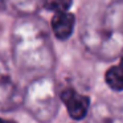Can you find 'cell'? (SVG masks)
Returning <instances> with one entry per match:
<instances>
[{
	"mask_svg": "<svg viewBox=\"0 0 123 123\" xmlns=\"http://www.w3.org/2000/svg\"><path fill=\"white\" fill-rule=\"evenodd\" d=\"M60 98L62 99L64 105L66 106V110L69 115L75 120H80L86 117L90 106V99L86 95L78 94L74 89L68 87L60 93Z\"/></svg>",
	"mask_w": 123,
	"mask_h": 123,
	"instance_id": "6da1fadb",
	"label": "cell"
},
{
	"mask_svg": "<svg viewBox=\"0 0 123 123\" xmlns=\"http://www.w3.org/2000/svg\"><path fill=\"white\" fill-rule=\"evenodd\" d=\"M74 15L69 13V12L54 13L53 19H52V29H53V33L58 40L69 38L73 33V29H74Z\"/></svg>",
	"mask_w": 123,
	"mask_h": 123,
	"instance_id": "7a4b0ae2",
	"label": "cell"
},
{
	"mask_svg": "<svg viewBox=\"0 0 123 123\" xmlns=\"http://www.w3.org/2000/svg\"><path fill=\"white\" fill-rule=\"evenodd\" d=\"M106 82L111 89L118 91L123 90V68L120 65L112 66L106 72Z\"/></svg>",
	"mask_w": 123,
	"mask_h": 123,
	"instance_id": "3957f363",
	"label": "cell"
},
{
	"mask_svg": "<svg viewBox=\"0 0 123 123\" xmlns=\"http://www.w3.org/2000/svg\"><path fill=\"white\" fill-rule=\"evenodd\" d=\"M72 3L73 0H43L44 8L54 12V13L68 12V9L72 7Z\"/></svg>",
	"mask_w": 123,
	"mask_h": 123,
	"instance_id": "277c9868",
	"label": "cell"
},
{
	"mask_svg": "<svg viewBox=\"0 0 123 123\" xmlns=\"http://www.w3.org/2000/svg\"><path fill=\"white\" fill-rule=\"evenodd\" d=\"M0 123H16V122H13V120H6V119L0 118Z\"/></svg>",
	"mask_w": 123,
	"mask_h": 123,
	"instance_id": "5b68a950",
	"label": "cell"
},
{
	"mask_svg": "<svg viewBox=\"0 0 123 123\" xmlns=\"http://www.w3.org/2000/svg\"><path fill=\"white\" fill-rule=\"evenodd\" d=\"M119 65L123 68V52H122V54H120V64Z\"/></svg>",
	"mask_w": 123,
	"mask_h": 123,
	"instance_id": "8992f818",
	"label": "cell"
}]
</instances>
